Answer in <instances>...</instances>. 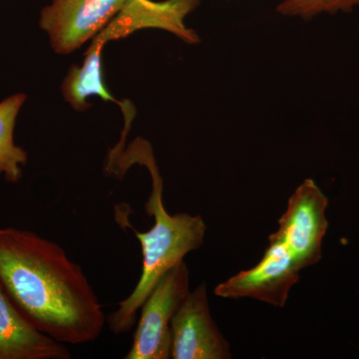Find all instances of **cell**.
I'll return each mask as SVG.
<instances>
[{
  "label": "cell",
  "mask_w": 359,
  "mask_h": 359,
  "mask_svg": "<svg viewBox=\"0 0 359 359\" xmlns=\"http://www.w3.org/2000/svg\"><path fill=\"white\" fill-rule=\"evenodd\" d=\"M0 287L30 325L60 344L95 341L107 323L81 266L33 231L0 228Z\"/></svg>",
  "instance_id": "obj_1"
},
{
  "label": "cell",
  "mask_w": 359,
  "mask_h": 359,
  "mask_svg": "<svg viewBox=\"0 0 359 359\" xmlns=\"http://www.w3.org/2000/svg\"><path fill=\"white\" fill-rule=\"evenodd\" d=\"M132 145L129 158L120 157L116 169L126 171L130 165L139 163L147 168L152 177V192L146 203L145 211L154 218L150 230L141 233L129 228L140 242L142 248V273L136 287L118 304V308L107 316L108 327L115 334L129 332L136 325V318L142 304L154 289L161 278L184 261L189 252L200 249L204 244L207 224L201 216L188 212L170 215L163 203V179L147 142L139 140Z\"/></svg>",
  "instance_id": "obj_2"
},
{
  "label": "cell",
  "mask_w": 359,
  "mask_h": 359,
  "mask_svg": "<svg viewBox=\"0 0 359 359\" xmlns=\"http://www.w3.org/2000/svg\"><path fill=\"white\" fill-rule=\"evenodd\" d=\"M190 292L185 262L167 271L142 304L133 344L126 359L171 358V321Z\"/></svg>",
  "instance_id": "obj_3"
},
{
  "label": "cell",
  "mask_w": 359,
  "mask_h": 359,
  "mask_svg": "<svg viewBox=\"0 0 359 359\" xmlns=\"http://www.w3.org/2000/svg\"><path fill=\"white\" fill-rule=\"evenodd\" d=\"M327 198L313 179H306L290 196L287 208L278 219V230L269 238L278 241L301 269L318 264L321 245L328 229Z\"/></svg>",
  "instance_id": "obj_4"
},
{
  "label": "cell",
  "mask_w": 359,
  "mask_h": 359,
  "mask_svg": "<svg viewBox=\"0 0 359 359\" xmlns=\"http://www.w3.org/2000/svg\"><path fill=\"white\" fill-rule=\"evenodd\" d=\"M131 0H51L39 16L54 52L73 53L97 36Z\"/></svg>",
  "instance_id": "obj_5"
},
{
  "label": "cell",
  "mask_w": 359,
  "mask_h": 359,
  "mask_svg": "<svg viewBox=\"0 0 359 359\" xmlns=\"http://www.w3.org/2000/svg\"><path fill=\"white\" fill-rule=\"evenodd\" d=\"M264 257L254 268L219 283L215 294L224 299H248L283 308L290 290L299 283L301 266L278 241L269 238Z\"/></svg>",
  "instance_id": "obj_6"
},
{
  "label": "cell",
  "mask_w": 359,
  "mask_h": 359,
  "mask_svg": "<svg viewBox=\"0 0 359 359\" xmlns=\"http://www.w3.org/2000/svg\"><path fill=\"white\" fill-rule=\"evenodd\" d=\"M171 358H231L230 344L212 320L205 283L190 290L172 318Z\"/></svg>",
  "instance_id": "obj_7"
},
{
  "label": "cell",
  "mask_w": 359,
  "mask_h": 359,
  "mask_svg": "<svg viewBox=\"0 0 359 359\" xmlns=\"http://www.w3.org/2000/svg\"><path fill=\"white\" fill-rule=\"evenodd\" d=\"M200 4L201 0H131L128 6L92 39V43L103 47L110 40L123 39L144 28L166 30L186 43H200L198 33L187 27L185 23L187 16L196 11Z\"/></svg>",
  "instance_id": "obj_8"
},
{
  "label": "cell",
  "mask_w": 359,
  "mask_h": 359,
  "mask_svg": "<svg viewBox=\"0 0 359 359\" xmlns=\"http://www.w3.org/2000/svg\"><path fill=\"white\" fill-rule=\"evenodd\" d=\"M66 344L30 325L0 287V359H69Z\"/></svg>",
  "instance_id": "obj_9"
},
{
  "label": "cell",
  "mask_w": 359,
  "mask_h": 359,
  "mask_svg": "<svg viewBox=\"0 0 359 359\" xmlns=\"http://www.w3.org/2000/svg\"><path fill=\"white\" fill-rule=\"evenodd\" d=\"M63 98L78 112H85L91 107L88 99L98 96L106 102H114L123 106L116 100L104 80L102 53L97 51L85 52L81 65H72L62 82Z\"/></svg>",
  "instance_id": "obj_10"
},
{
  "label": "cell",
  "mask_w": 359,
  "mask_h": 359,
  "mask_svg": "<svg viewBox=\"0 0 359 359\" xmlns=\"http://www.w3.org/2000/svg\"><path fill=\"white\" fill-rule=\"evenodd\" d=\"M25 100V93H18L0 102V177L13 184L22 178L28 161L27 152L14 142L16 119Z\"/></svg>",
  "instance_id": "obj_11"
},
{
  "label": "cell",
  "mask_w": 359,
  "mask_h": 359,
  "mask_svg": "<svg viewBox=\"0 0 359 359\" xmlns=\"http://www.w3.org/2000/svg\"><path fill=\"white\" fill-rule=\"evenodd\" d=\"M359 0H283L276 7L280 15L311 20L320 14L351 13Z\"/></svg>",
  "instance_id": "obj_12"
}]
</instances>
